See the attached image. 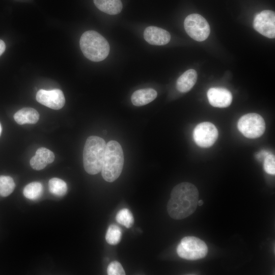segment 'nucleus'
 <instances>
[{"label":"nucleus","instance_id":"26","mask_svg":"<svg viewBox=\"0 0 275 275\" xmlns=\"http://www.w3.org/2000/svg\"><path fill=\"white\" fill-rule=\"evenodd\" d=\"M5 49V43L2 40L0 39V56L3 53Z\"/></svg>","mask_w":275,"mask_h":275},{"label":"nucleus","instance_id":"7","mask_svg":"<svg viewBox=\"0 0 275 275\" xmlns=\"http://www.w3.org/2000/svg\"><path fill=\"white\" fill-rule=\"evenodd\" d=\"M184 27L187 34L197 41L205 40L209 35L210 28L207 20L198 14L188 15L184 21Z\"/></svg>","mask_w":275,"mask_h":275},{"label":"nucleus","instance_id":"14","mask_svg":"<svg viewBox=\"0 0 275 275\" xmlns=\"http://www.w3.org/2000/svg\"><path fill=\"white\" fill-rule=\"evenodd\" d=\"M157 95V92L153 89H139L133 93L131 96V101L134 105L141 106L152 102Z\"/></svg>","mask_w":275,"mask_h":275},{"label":"nucleus","instance_id":"16","mask_svg":"<svg viewBox=\"0 0 275 275\" xmlns=\"http://www.w3.org/2000/svg\"><path fill=\"white\" fill-rule=\"evenodd\" d=\"M14 118L19 125L35 124L39 120V114L34 108L24 107L18 111L14 115Z\"/></svg>","mask_w":275,"mask_h":275},{"label":"nucleus","instance_id":"15","mask_svg":"<svg viewBox=\"0 0 275 275\" xmlns=\"http://www.w3.org/2000/svg\"><path fill=\"white\" fill-rule=\"evenodd\" d=\"M197 79V73L195 70L191 69L186 71L178 78L177 89L181 93L189 91L196 84Z\"/></svg>","mask_w":275,"mask_h":275},{"label":"nucleus","instance_id":"20","mask_svg":"<svg viewBox=\"0 0 275 275\" xmlns=\"http://www.w3.org/2000/svg\"><path fill=\"white\" fill-rule=\"evenodd\" d=\"M122 238V230L116 225H111L106 231L105 240L111 245L117 244Z\"/></svg>","mask_w":275,"mask_h":275},{"label":"nucleus","instance_id":"23","mask_svg":"<svg viewBox=\"0 0 275 275\" xmlns=\"http://www.w3.org/2000/svg\"><path fill=\"white\" fill-rule=\"evenodd\" d=\"M264 169L265 171L270 175L275 174V158L274 155L270 153L264 159Z\"/></svg>","mask_w":275,"mask_h":275},{"label":"nucleus","instance_id":"5","mask_svg":"<svg viewBox=\"0 0 275 275\" xmlns=\"http://www.w3.org/2000/svg\"><path fill=\"white\" fill-rule=\"evenodd\" d=\"M178 256L184 259L196 260L204 258L208 253L206 244L194 236L183 238L177 248Z\"/></svg>","mask_w":275,"mask_h":275},{"label":"nucleus","instance_id":"19","mask_svg":"<svg viewBox=\"0 0 275 275\" xmlns=\"http://www.w3.org/2000/svg\"><path fill=\"white\" fill-rule=\"evenodd\" d=\"M48 188L51 194L60 197L64 196L68 189L66 183L58 178H52L49 180Z\"/></svg>","mask_w":275,"mask_h":275},{"label":"nucleus","instance_id":"6","mask_svg":"<svg viewBox=\"0 0 275 275\" xmlns=\"http://www.w3.org/2000/svg\"><path fill=\"white\" fill-rule=\"evenodd\" d=\"M239 131L245 137L256 139L261 136L265 130L264 120L260 115L249 113L240 118L237 123Z\"/></svg>","mask_w":275,"mask_h":275},{"label":"nucleus","instance_id":"3","mask_svg":"<svg viewBox=\"0 0 275 275\" xmlns=\"http://www.w3.org/2000/svg\"><path fill=\"white\" fill-rule=\"evenodd\" d=\"M106 143L101 138L90 136L86 141L83 151L84 167L89 174L95 175L101 171Z\"/></svg>","mask_w":275,"mask_h":275},{"label":"nucleus","instance_id":"2","mask_svg":"<svg viewBox=\"0 0 275 275\" xmlns=\"http://www.w3.org/2000/svg\"><path fill=\"white\" fill-rule=\"evenodd\" d=\"M124 154L121 145L116 141L106 144L101 169V175L107 182H112L120 175L124 164Z\"/></svg>","mask_w":275,"mask_h":275},{"label":"nucleus","instance_id":"28","mask_svg":"<svg viewBox=\"0 0 275 275\" xmlns=\"http://www.w3.org/2000/svg\"><path fill=\"white\" fill-rule=\"evenodd\" d=\"M1 131H2V127H1V124H0V135H1Z\"/></svg>","mask_w":275,"mask_h":275},{"label":"nucleus","instance_id":"17","mask_svg":"<svg viewBox=\"0 0 275 275\" xmlns=\"http://www.w3.org/2000/svg\"><path fill=\"white\" fill-rule=\"evenodd\" d=\"M93 2L99 10L108 14H118L122 9L121 0H93Z\"/></svg>","mask_w":275,"mask_h":275},{"label":"nucleus","instance_id":"1","mask_svg":"<svg viewBox=\"0 0 275 275\" xmlns=\"http://www.w3.org/2000/svg\"><path fill=\"white\" fill-rule=\"evenodd\" d=\"M199 191L192 183L182 182L172 189L167 209L173 219H182L191 215L196 210Z\"/></svg>","mask_w":275,"mask_h":275},{"label":"nucleus","instance_id":"25","mask_svg":"<svg viewBox=\"0 0 275 275\" xmlns=\"http://www.w3.org/2000/svg\"><path fill=\"white\" fill-rule=\"evenodd\" d=\"M270 153L269 151L266 150H262L256 153V157L258 160L262 161L264 160L265 157Z\"/></svg>","mask_w":275,"mask_h":275},{"label":"nucleus","instance_id":"9","mask_svg":"<svg viewBox=\"0 0 275 275\" xmlns=\"http://www.w3.org/2000/svg\"><path fill=\"white\" fill-rule=\"evenodd\" d=\"M254 28L261 35L275 37V14L271 10H263L257 14L253 21Z\"/></svg>","mask_w":275,"mask_h":275},{"label":"nucleus","instance_id":"18","mask_svg":"<svg viewBox=\"0 0 275 275\" xmlns=\"http://www.w3.org/2000/svg\"><path fill=\"white\" fill-rule=\"evenodd\" d=\"M43 192V185L39 182H33L29 183L23 190L24 196L31 200H36L40 198Z\"/></svg>","mask_w":275,"mask_h":275},{"label":"nucleus","instance_id":"11","mask_svg":"<svg viewBox=\"0 0 275 275\" xmlns=\"http://www.w3.org/2000/svg\"><path fill=\"white\" fill-rule=\"evenodd\" d=\"M207 95L209 103L214 107H227L232 101L231 93L225 88H211L207 91Z\"/></svg>","mask_w":275,"mask_h":275},{"label":"nucleus","instance_id":"4","mask_svg":"<svg viewBox=\"0 0 275 275\" xmlns=\"http://www.w3.org/2000/svg\"><path fill=\"white\" fill-rule=\"evenodd\" d=\"M79 45L84 55L93 62L104 60L109 52V45L101 35L95 31H87L81 35Z\"/></svg>","mask_w":275,"mask_h":275},{"label":"nucleus","instance_id":"21","mask_svg":"<svg viewBox=\"0 0 275 275\" xmlns=\"http://www.w3.org/2000/svg\"><path fill=\"white\" fill-rule=\"evenodd\" d=\"M15 187L13 178L8 176H0V196L7 197L14 190Z\"/></svg>","mask_w":275,"mask_h":275},{"label":"nucleus","instance_id":"10","mask_svg":"<svg viewBox=\"0 0 275 275\" xmlns=\"http://www.w3.org/2000/svg\"><path fill=\"white\" fill-rule=\"evenodd\" d=\"M36 98L40 103L53 109H61L65 103L63 93L59 89L50 91L40 89L38 91Z\"/></svg>","mask_w":275,"mask_h":275},{"label":"nucleus","instance_id":"24","mask_svg":"<svg viewBox=\"0 0 275 275\" xmlns=\"http://www.w3.org/2000/svg\"><path fill=\"white\" fill-rule=\"evenodd\" d=\"M108 275H124L125 272L121 264L117 261L111 262L107 268Z\"/></svg>","mask_w":275,"mask_h":275},{"label":"nucleus","instance_id":"12","mask_svg":"<svg viewBox=\"0 0 275 275\" xmlns=\"http://www.w3.org/2000/svg\"><path fill=\"white\" fill-rule=\"evenodd\" d=\"M144 37L148 43L154 45L167 44L171 39V35L167 31L154 26L146 28L144 32Z\"/></svg>","mask_w":275,"mask_h":275},{"label":"nucleus","instance_id":"22","mask_svg":"<svg viewBox=\"0 0 275 275\" xmlns=\"http://www.w3.org/2000/svg\"><path fill=\"white\" fill-rule=\"evenodd\" d=\"M116 219L120 224L129 228L134 224V217L131 211L127 208H123L117 213Z\"/></svg>","mask_w":275,"mask_h":275},{"label":"nucleus","instance_id":"8","mask_svg":"<svg viewBox=\"0 0 275 275\" xmlns=\"http://www.w3.org/2000/svg\"><path fill=\"white\" fill-rule=\"evenodd\" d=\"M218 137V130L210 122H202L195 128L193 138L196 144L202 148L212 146Z\"/></svg>","mask_w":275,"mask_h":275},{"label":"nucleus","instance_id":"27","mask_svg":"<svg viewBox=\"0 0 275 275\" xmlns=\"http://www.w3.org/2000/svg\"><path fill=\"white\" fill-rule=\"evenodd\" d=\"M203 204V201L202 200H198V205L202 206Z\"/></svg>","mask_w":275,"mask_h":275},{"label":"nucleus","instance_id":"13","mask_svg":"<svg viewBox=\"0 0 275 275\" xmlns=\"http://www.w3.org/2000/svg\"><path fill=\"white\" fill-rule=\"evenodd\" d=\"M54 160L53 153L49 149L41 147L37 149L35 155L30 160L31 167L36 170H41Z\"/></svg>","mask_w":275,"mask_h":275}]
</instances>
